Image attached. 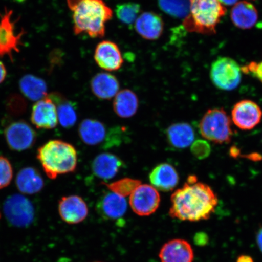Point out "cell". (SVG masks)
Masks as SVG:
<instances>
[{
  "mask_svg": "<svg viewBox=\"0 0 262 262\" xmlns=\"http://www.w3.org/2000/svg\"><path fill=\"white\" fill-rule=\"evenodd\" d=\"M169 214L182 221L208 220L215 212L218 198L210 186L198 182L195 176H189L182 188L171 196Z\"/></svg>",
  "mask_w": 262,
  "mask_h": 262,
  "instance_id": "6da1fadb",
  "label": "cell"
},
{
  "mask_svg": "<svg viewBox=\"0 0 262 262\" xmlns=\"http://www.w3.org/2000/svg\"><path fill=\"white\" fill-rule=\"evenodd\" d=\"M73 15L75 35L87 34L102 38L106 24L113 18V11L104 0H67Z\"/></svg>",
  "mask_w": 262,
  "mask_h": 262,
  "instance_id": "7a4b0ae2",
  "label": "cell"
},
{
  "mask_svg": "<svg viewBox=\"0 0 262 262\" xmlns=\"http://www.w3.org/2000/svg\"><path fill=\"white\" fill-rule=\"evenodd\" d=\"M37 157L42 169L52 180L73 172L78 162L77 150L71 144L60 140L48 141L37 150Z\"/></svg>",
  "mask_w": 262,
  "mask_h": 262,
  "instance_id": "3957f363",
  "label": "cell"
},
{
  "mask_svg": "<svg viewBox=\"0 0 262 262\" xmlns=\"http://www.w3.org/2000/svg\"><path fill=\"white\" fill-rule=\"evenodd\" d=\"M226 13L227 9L219 0H190L189 13L183 26L190 32L214 34Z\"/></svg>",
  "mask_w": 262,
  "mask_h": 262,
  "instance_id": "277c9868",
  "label": "cell"
},
{
  "mask_svg": "<svg viewBox=\"0 0 262 262\" xmlns=\"http://www.w3.org/2000/svg\"><path fill=\"white\" fill-rule=\"evenodd\" d=\"M199 126L202 136L216 144L230 143L233 136L230 118L223 108L206 111Z\"/></svg>",
  "mask_w": 262,
  "mask_h": 262,
  "instance_id": "5b68a950",
  "label": "cell"
},
{
  "mask_svg": "<svg viewBox=\"0 0 262 262\" xmlns=\"http://www.w3.org/2000/svg\"><path fill=\"white\" fill-rule=\"evenodd\" d=\"M242 69L233 59L219 57L211 65V80L216 88L223 91H232L240 84Z\"/></svg>",
  "mask_w": 262,
  "mask_h": 262,
  "instance_id": "8992f818",
  "label": "cell"
},
{
  "mask_svg": "<svg viewBox=\"0 0 262 262\" xmlns=\"http://www.w3.org/2000/svg\"><path fill=\"white\" fill-rule=\"evenodd\" d=\"M3 212L9 224L15 227H28L34 220V206L24 195L9 196L3 205Z\"/></svg>",
  "mask_w": 262,
  "mask_h": 262,
  "instance_id": "52a82bcc",
  "label": "cell"
},
{
  "mask_svg": "<svg viewBox=\"0 0 262 262\" xmlns=\"http://www.w3.org/2000/svg\"><path fill=\"white\" fill-rule=\"evenodd\" d=\"M13 11L5 9L0 14V57L8 56L12 60L13 52H19L25 32H17L16 21L12 20Z\"/></svg>",
  "mask_w": 262,
  "mask_h": 262,
  "instance_id": "ba28073f",
  "label": "cell"
},
{
  "mask_svg": "<svg viewBox=\"0 0 262 262\" xmlns=\"http://www.w3.org/2000/svg\"><path fill=\"white\" fill-rule=\"evenodd\" d=\"M6 142L10 149L14 151H24L34 146L37 133L25 120L10 123L5 130Z\"/></svg>",
  "mask_w": 262,
  "mask_h": 262,
  "instance_id": "9c48e42d",
  "label": "cell"
},
{
  "mask_svg": "<svg viewBox=\"0 0 262 262\" xmlns=\"http://www.w3.org/2000/svg\"><path fill=\"white\" fill-rule=\"evenodd\" d=\"M161 196L154 186L140 185L129 196V205L135 214L142 217L149 216L159 208Z\"/></svg>",
  "mask_w": 262,
  "mask_h": 262,
  "instance_id": "30bf717a",
  "label": "cell"
},
{
  "mask_svg": "<svg viewBox=\"0 0 262 262\" xmlns=\"http://www.w3.org/2000/svg\"><path fill=\"white\" fill-rule=\"evenodd\" d=\"M232 122L242 130H251L262 119V110L254 101L243 100L235 104L231 111Z\"/></svg>",
  "mask_w": 262,
  "mask_h": 262,
  "instance_id": "8fae6325",
  "label": "cell"
},
{
  "mask_svg": "<svg viewBox=\"0 0 262 262\" xmlns=\"http://www.w3.org/2000/svg\"><path fill=\"white\" fill-rule=\"evenodd\" d=\"M58 212L62 220L67 224L75 225L86 219L89 209L81 196L72 195L63 196L59 201Z\"/></svg>",
  "mask_w": 262,
  "mask_h": 262,
  "instance_id": "7c38bea8",
  "label": "cell"
},
{
  "mask_svg": "<svg viewBox=\"0 0 262 262\" xmlns=\"http://www.w3.org/2000/svg\"><path fill=\"white\" fill-rule=\"evenodd\" d=\"M31 122L37 129H52L58 123L57 107L50 96L37 101L32 107Z\"/></svg>",
  "mask_w": 262,
  "mask_h": 262,
  "instance_id": "4fadbf2b",
  "label": "cell"
},
{
  "mask_svg": "<svg viewBox=\"0 0 262 262\" xmlns=\"http://www.w3.org/2000/svg\"><path fill=\"white\" fill-rule=\"evenodd\" d=\"M94 60L98 67L109 72L120 70L124 63L119 47L116 42L109 40H103L97 45Z\"/></svg>",
  "mask_w": 262,
  "mask_h": 262,
  "instance_id": "5bb4252c",
  "label": "cell"
},
{
  "mask_svg": "<svg viewBox=\"0 0 262 262\" xmlns=\"http://www.w3.org/2000/svg\"><path fill=\"white\" fill-rule=\"evenodd\" d=\"M111 133L103 123L97 120L86 119L81 122L78 127V135L88 146H103L105 147Z\"/></svg>",
  "mask_w": 262,
  "mask_h": 262,
  "instance_id": "9a60e30c",
  "label": "cell"
},
{
  "mask_svg": "<svg viewBox=\"0 0 262 262\" xmlns=\"http://www.w3.org/2000/svg\"><path fill=\"white\" fill-rule=\"evenodd\" d=\"M161 262H193L194 251L188 241L175 238L162 246L159 255Z\"/></svg>",
  "mask_w": 262,
  "mask_h": 262,
  "instance_id": "2e32d148",
  "label": "cell"
},
{
  "mask_svg": "<svg viewBox=\"0 0 262 262\" xmlns=\"http://www.w3.org/2000/svg\"><path fill=\"white\" fill-rule=\"evenodd\" d=\"M136 31L141 37L147 40H156L161 37L164 31L163 19L154 12L140 14L135 22Z\"/></svg>",
  "mask_w": 262,
  "mask_h": 262,
  "instance_id": "e0dca14e",
  "label": "cell"
},
{
  "mask_svg": "<svg viewBox=\"0 0 262 262\" xmlns=\"http://www.w3.org/2000/svg\"><path fill=\"white\" fill-rule=\"evenodd\" d=\"M149 178L154 187L163 192L172 191L179 182L178 171L174 167L167 163L156 166L150 172Z\"/></svg>",
  "mask_w": 262,
  "mask_h": 262,
  "instance_id": "ac0fdd59",
  "label": "cell"
},
{
  "mask_svg": "<svg viewBox=\"0 0 262 262\" xmlns=\"http://www.w3.org/2000/svg\"><path fill=\"white\" fill-rule=\"evenodd\" d=\"M97 209L103 218L117 220L126 214L127 202L123 196L110 192L101 196L97 203Z\"/></svg>",
  "mask_w": 262,
  "mask_h": 262,
  "instance_id": "d6986e66",
  "label": "cell"
},
{
  "mask_svg": "<svg viewBox=\"0 0 262 262\" xmlns=\"http://www.w3.org/2000/svg\"><path fill=\"white\" fill-rule=\"evenodd\" d=\"M124 163L113 154L101 153L92 163V171L97 178L103 180L113 179L122 169Z\"/></svg>",
  "mask_w": 262,
  "mask_h": 262,
  "instance_id": "ffe728a7",
  "label": "cell"
},
{
  "mask_svg": "<svg viewBox=\"0 0 262 262\" xmlns=\"http://www.w3.org/2000/svg\"><path fill=\"white\" fill-rule=\"evenodd\" d=\"M15 183L18 191L24 194H37L43 189L45 181L38 170L33 167H26L16 174Z\"/></svg>",
  "mask_w": 262,
  "mask_h": 262,
  "instance_id": "44dd1931",
  "label": "cell"
},
{
  "mask_svg": "<svg viewBox=\"0 0 262 262\" xmlns=\"http://www.w3.org/2000/svg\"><path fill=\"white\" fill-rule=\"evenodd\" d=\"M91 89L94 96L100 99L111 100L119 93L120 83L114 75L100 73L92 78Z\"/></svg>",
  "mask_w": 262,
  "mask_h": 262,
  "instance_id": "7402d4cb",
  "label": "cell"
},
{
  "mask_svg": "<svg viewBox=\"0 0 262 262\" xmlns=\"http://www.w3.org/2000/svg\"><path fill=\"white\" fill-rule=\"evenodd\" d=\"M166 136L169 145L180 149L192 145L195 139L194 130L187 123L171 124L166 129Z\"/></svg>",
  "mask_w": 262,
  "mask_h": 262,
  "instance_id": "603a6c76",
  "label": "cell"
},
{
  "mask_svg": "<svg viewBox=\"0 0 262 262\" xmlns=\"http://www.w3.org/2000/svg\"><path fill=\"white\" fill-rule=\"evenodd\" d=\"M258 18L257 10L250 2H239L231 10V21L239 29L253 28L256 24Z\"/></svg>",
  "mask_w": 262,
  "mask_h": 262,
  "instance_id": "cb8c5ba5",
  "label": "cell"
},
{
  "mask_svg": "<svg viewBox=\"0 0 262 262\" xmlns=\"http://www.w3.org/2000/svg\"><path fill=\"white\" fill-rule=\"evenodd\" d=\"M139 100L136 94L128 89L120 91L114 97L113 109L117 116L128 119L135 115L139 109Z\"/></svg>",
  "mask_w": 262,
  "mask_h": 262,
  "instance_id": "d4e9b609",
  "label": "cell"
},
{
  "mask_svg": "<svg viewBox=\"0 0 262 262\" xmlns=\"http://www.w3.org/2000/svg\"><path fill=\"white\" fill-rule=\"evenodd\" d=\"M19 89L24 96L33 101H38L48 96V86L40 78L27 74L19 80Z\"/></svg>",
  "mask_w": 262,
  "mask_h": 262,
  "instance_id": "484cf974",
  "label": "cell"
},
{
  "mask_svg": "<svg viewBox=\"0 0 262 262\" xmlns=\"http://www.w3.org/2000/svg\"><path fill=\"white\" fill-rule=\"evenodd\" d=\"M56 105L58 120L64 128H71L77 121V115L73 104L59 93L49 95Z\"/></svg>",
  "mask_w": 262,
  "mask_h": 262,
  "instance_id": "4316f807",
  "label": "cell"
},
{
  "mask_svg": "<svg viewBox=\"0 0 262 262\" xmlns=\"http://www.w3.org/2000/svg\"><path fill=\"white\" fill-rule=\"evenodd\" d=\"M164 12L176 18H185L189 13L190 0H157Z\"/></svg>",
  "mask_w": 262,
  "mask_h": 262,
  "instance_id": "83f0119b",
  "label": "cell"
},
{
  "mask_svg": "<svg viewBox=\"0 0 262 262\" xmlns=\"http://www.w3.org/2000/svg\"><path fill=\"white\" fill-rule=\"evenodd\" d=\"M102 184L106 186L111 192L125 198L132 194L142 185V182L137 179L126 178L111 183L103 182Z\"/></svg>",
  "mask_w": 262,
  "mask_h": 262,
  "instance_id": "f1b7e54d",
  "label": "cell"
},
{
  "mask_svg": "<svg viewBox=\"0 0 262 262\" xmlns=\"http://www.w3.org/2000/svg\"><path fill=\"white\" fill-rule=\"evenodd\" d=\"M141 11L140 5L136 3H124L116 6L117 17L123 24L132 25L135 24Z\"/></svg>",
  "mask_w": 262,
  "mask_h": 262,
  "instance_id": "f546056e",
  "label": "cell"
},
{
  "mask_svg": "<svg viewBox=\"0 0 262 262\" xmlns=\"http://www.w3.org/2000/svg\"><path fill=\"white\" fill-rule=\"evenodd\" d=\"M13 168L11 162L5 157L0 156V189L7 187L11 183Z\"/></svg>",
  "mask_w": 262,
  "mask_h": 262,
  "instance_id": "4dcf8cb0",
  "label": "cell"
},
{
  "mask_svg": "<svg viewBox=\"0 0 262 262\" xmlns=\"http://www.w3.org/2000/svg\"><path fill=\"white\" fill-rule=\"evenodd\" d=\"M7 108L10 113L13 115H19L25 112L26 103L24 98L18 95L13 94L8 98Z\"/></svg>",
  "mask_w": 262,
  "mask_h": 262,
  "instance_id": "1f68e13d",
  "label": "cell"
},
{
  "mask_svg": "<svg viewBox=\"0 0 262 262\" xmlns=\"http://www.w3.org/2000/svg\"><path fill=\"white\" fill-rule=\"evenodd\" d=\"M191 146V152L196 158L204 159L210 155L211 150L210 145L205 140H196Z\"/></svg>",
  "mask_w": 262,
  "mask_h": 262,
  "instance_id": "d6a6232c",
  "label": "cell"
},
{
  "mask_svg": "<svg viewBox=\"0 0 262 262\" xmlns=\"http://www.w3.org/2000/svg\"><path fill=\"white\" fill-rule=\"evenodd\" d=\"M241 69L243 73L256 78L262 83V61L260 62L252 61Z\"/></svg>",
  "mask_w": 262,
  "mask_h": 262,
  "instance_id": "836d02e7",
  "label": "cell"
},
{
  "mask_svg": "<svg viewBox=\"0 0 262 262\" xmlns=\"http://www.w3.org/2000/svg\"><path fill=\"white\" fill-rule=\"evenodd\" d=\"M6 75H7V71H6L5 66L0 61V84L4 81Z\"/></svg>",
  "mask_w": 262,
  "mask_h": 262,
  "instance_id": "e575fe53",
  "label": "cell"
},
{
  "mask_svg": "<svg viewBox=\"0 0 262 262\" xmlns=\"http://www.w3.org/2000/svg\"><path fill=\"white\" fill-rule=\"evenodd\" d=\"M236 262H254L253 258L249 255H242L237 258Z\"/></svg>",
  "mask_w": 262,
  "mask_h": 262,
  "instance_id": "d590c367",
  "label": "cell"
},
{
  "mask_svg": "<svg viewBox=\"0 0 262 262\" xmlns=\"http://www.w3.org/2000/svg\"><path fill=\"white\" fill-rule=\"evenodd\" d=\"M257 243L262 253V228L258 231L257 234Z\"/></svg>",
  "mask_w": 262,
  "mask_h": 262,
  "instance_id": "8d00e7d4",
  "label": "cell"
},
{
  "mask_svg": "<svg viewBox=\"0 0 262 262\" xmlns=\"http://www.w3.org/2000/svg\"><path fill=\"white\" fill-rule=\"evenodd\" d=\"M219 1L221 3L222 5L232 6L236 4L238 0H219Z\"/></svg>",
  "mask_w": 262,
  "mask_h": 262,
  "instance_id": "74e56055",
  "label": "cell"
},
{
  "mask_svg": "<svg viewBox=\"0 0 262 262\" xmlns=\"http://www.w3.org/2000/svg\"><path fill=\"white\" fill-rule=\"evenodd\" d=\"M239 153H240V151H239L237 147H231V149H230V154L231 156L233 157H236L238 156Z\"/></svg>",
  "mask_w": 262,
  "mask_h": 262,
  "instance_id": "f35d334b",
  "label": "cell"
},
{
  "mask_svg": "<svg viewBox=\"0 0 262 262\" xmlns=\"http://www.w3.org/2000/svg\"><path fill=\"white\" fill-rule=\"evenodd\" d=\"M0 217H1V214H0Z\"/></svg>",
  "mask_w": 262,
  "mask_h": 262,
  "instance_id": "ab89813d",
  "label": "cell"
}]
</instances>
